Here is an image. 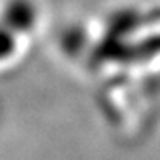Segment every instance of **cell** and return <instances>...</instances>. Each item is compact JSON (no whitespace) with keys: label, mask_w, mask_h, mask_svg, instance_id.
I'll return each mask as SVG.
<instances>
[{"label":"cell","mask_w":160,"mask_h":160,"mask_svg":"<svg viewBox=\"0 0 160 160\" xmlns=\"http://www.w3.org/2000/svg\"><path fill=\"white\" fill-rule=\"evenodd\" d=\"M12 33L13 31H10L5 25L0 23V61L5 59V57L8 56V52H10V46L7 44L5 41H10L12 39Z\"/></svg>","instance_id":"obj_2"},{"label":"cell","mask_w":160,"mask_h":160,"mask_svg":"<svg viewBox=\"0 0 160 160\" xmlns=\"http://www.w3.org/2000/svg\"><path fill=\"white\" fill-rule=\"evenodd\" d=\"M38 12L33 0H5L0 10V23L10 31H28L34 25Z\"/></svg>","instance_id":"obj_1"}]
</instances>
